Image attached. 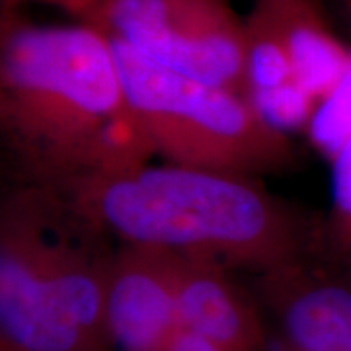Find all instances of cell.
I'll return each instance as SVG.
<instances>
[{
	"mask_svg": "<svg viewBox=\"0 0 351 351\" xmlns=\"http://www.w3.org/2000/svg\"><path fill=\"white\" fill-rule=\"evenodd\" d=\"M90 0H0V8H16L22 10L27 4H43V6H55L61 8L71 16H78L82 8L86 6Z\"/></svg>",
	"mask_w": 351,
	"mask_h": 351,
	"instance_id": "cell-12",
	"label": "cell"
},
{
	"mask_svg": "<svg viewBox=\"0 0 351 351\" xmlns=\"http://www.w3.org/2000/svg\"><path fill=\"white\" fill-rule=\"evenodd\" d=\"M313 145L330 160L351 137V64L338 84L316 104L306 125Z\"/></svg>",
	"mask_w": 351,
	"mask_h": 351,
	"instance_id": "cell-10",
	"label": "cell"
},
{
	"mask_svg": "<svg viewBox=\"0 0 351 351\" xmlns=\"http://www.w3.org/2000/svg\"><path fill=\"white\" fill-rule=\"evenodd\" d=\"M254 8L283 45L295 80L318 104L350 69L351 49L334 36L316 0H256Z\"/></svg>",
	"mask_w": 351,
	"mask_h": 351,
	"instance_id": "cell-8",
	"label": "cell"
},
{
	"mask_svg": "<svg viewBox=\"0 0 351 351\" xmlns=\"http://www.w3.org/2000/svg\"><path fill=\"white\" fill-rule=\"evenodd\" d=\"M76 22L151 63L244 96L246 20L230 0H90Z\"/></svg>",
	"mask_w": 351,
	"mask_h": 351,
	"instance_id": "cell-5",
	"label": "cell"
},
{
	"mask_svg": "<svg viewBox=\"0 0 351 351\" xmlns=\"http://www.w3.org/2000/svg\"><path fill=\"white\" fill-rule=\"evenodd\" d=\"M110 43L127 104L154 154L166 162L256 180L297 164L289 135L267 125L242 94L168 71L121 43Z\"/></svg>",
	"mask_w": 351,
	"mask_h": 351,
	"instance_id": "cell-4",
	"label": "cell"
},
{
	"mask_svg": "<svg viewBox=\"0 0 351 351\" xmlns=\"http://www.w3.org/2000/svg\"><path fill=\"white\" fill-rule=\"evenodd\" d=\"M162 351H237L232 348H226L223 343L215 341V339L203 336L195 330L180 326L170 339L166 341Z\"/></svg>",
	"mask_w": 351,
	"mask_h": 351,
	"instance_id": "cell-11",
	"label": "cell"
},
{
	"mask_svg": "<svg viewBox=\"0 0 351 351\" xmlns=\"http://www.w3.org/2000/svg\"><path fill=\"white\" fill-rule=\"evenodd\" d=\"M115 248L63 191L0 174V338L14 351H112Z\"/></svg>",
	"mask_w": 351,
	"mask_h": 351,
	"instance_id": "cell-3",
	"label": "cell"
},
{
	"mask_svg": "<svg viewBox=\"0 0 351 351\" xmlns=\"http://www.w3.org/2000/svg\"><path fill=\"white\" fill-rule=\"evenodd\" d=\"M332 207L324 223L326 252L351 267V137L332 158Z\"/></svg>",
	"mask_w": 351,
	"mask_h": 351,
	"instance_id": "cell-9",
	"label": "cell"
},
{
	"mask_svg": "<svg viewBox=\"0 0 351 351\" xmlns=\"http://www.w3.org/2000/svg\"><path fill=\"white\" fill-rule=\"evenodd\" d=\"M178 328V256L117 244L106 287L112 351H162Z\"/></svg>",
	"mask_w": 351,
	"mask_h": 351,
	"instance_id": "cell-6",
	"label": "cell"
},
{
	"mask_svg": "<svg viewBox=\"0 0 351 351\" xmlns=\"http://www.w3.org/2000/svg\"><path fill=\"white\" fill-rule=\"evenodd\" d=\"M178 318L180 326L237 351H265L262 318L232 269L178 256Z\"/></svg>",
	"mask_w": 351,
	"mask_h": 351,
	"instance_id": "cell-7",
	"label": "cell"
},
{
	"mask_svg": "<svg viewBox=\"0 0 351 351\" xmlns=\"http://www.w3.org/2000/svg\"><path fill=\"white\" fill-rule=\"evenodd\" d=\"M330 351H351V339L350 341H346V343H341V346H338V348H334V350Z\"/></svg>",
	"mask_w": 351,
	"mask_h": 351,
	"instance_id": "cell-13",
	"label": "cell"
},
{
	"mask_svg": "<svg viewBox=\"0 0 351 351\" xmlns=\"http://www.w3.org/2000/svg\"><path fill=\"white\" fill-rule=\"evenodd\" d=\"M343 4H346V10L350 14V20H351V0H343Z\"/></svg>",
	"mask_w": 351,
	"mask_h": 351,
	"instance_id": "cell-15",
	"label": "cell"
},
{
	"mask_svg": "<svg viewBox=\"0 0 351 351\" xmlns=\"http://www.w3.org/2000/svg\"><path fill=\"white\" fill-rule=\"evenodd\" d=\"M63 191L106 237L256 276L326 250L322 219L306 217L246 176L143 164Z\"/></svg>",
	"mask_w": 351,
	"mask_h": 351,
	"instance_id": "cell-2",
	"label": "cell"
},
{
	"mask_svg": "<svg viewBox=\"0 0 351 351\" xmlns=\"http://www.w3.org/2000/svg\"><path fill=\"white\" fill-rule=\"evenodd\" d=\"M152 156L106 36L0 8V174L69 189Z\"/></svg>",
	"mask_w": 351,
	"mask_h": 351,
	"instance_id": "cell-1",
	"label": "cell"
},
{
	"mask_svg": "<svg viewBox=\"0 0 351 351\" xmlns=\"http://www.w3.org/2000/svg\"><path fill=\"white\" fill-rule=\"evenodd\" d=\"M0 351H14V350L8 346V343H6V341H4V339L0 338Z\"/></svg>",
	"mask_w": 351,
	"mask_h": 351,
	"instance_id": "cell-14",
	"label": "cell"
}]
</instances>
